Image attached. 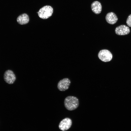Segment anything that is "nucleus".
I'll return each mask as SVG.
<instances>
[{
    "mask_svg": "<svg viewBox=\"0 0 131 131\" xmlns=\"http://www.w3.org/2000/svg\"><path fill=\"white\" fill-rule=\"evenodd\" d=\"M71 83L70 80L68 78H64L58 82L57 87L60 91H64L67 90L69 88Z\"/></svg>",
    "mask_w": 131,
    "mask_h": 131,
    "instance_id": "obj_5",
    "label": "nucleus"
},
{
    "mask_svg": "<svg viewBox=\"0 0 131 131\" xmlns=\"http://www.w3.org/2000/svg\"><path fill=\"white\" fill-rule=\"evenodd\" d=\"M98 57L102 61L107 62L110 61L112 60L113 56L109 50L104 49L99 51L98 54Z\"/></svg>",
    "mask_w": 131,
    "mask_h": 131,
    "instance_id": "obj_3",
    "label": "nucleus"
},
{
    "mask_svg": "<svg viewBox=\"0 0 131 131\" xmlns=\"http://www.w3.org/2000/svg\"><path fill=\"white\" fill-rule=\"evenodd\" d=\"M4 79L6 83L11 84L14 82L16 78L12 70H9L5 72L4 75Z\"/></svg>",
    "mask_w": 131,
    "mask_h": 131,
    "instance_id": "obj_4",
    "label": "nucleus"
},
{
    "mask_svg": "<svg viewBox=\"0 0 131 131\" xmlns=\"http://www.w3.org/2000/svg\"><path fill=\"white\" fill-rule=\"evenodd\" d=\"M17 23L21 25L27 24L29 22V19L28 15L26 14H22L17 17L16 19Z\"/></svg>",
    "mask_w": 131,
    "mask_h": 131,
    "instance_id": "obj_10",
    "label": "nucleus"
},
{
    "mask_svg": "<svg viewBox=\"0 0 131 131\" xmlns=\"http://www.w3.org/2000/svg\"><path fill=\"white\" fill-rule=\"evenodd\" d=\"M126 23L128 26L131 27V14L128 16L126 20Z\"/></svg>",
    "mask_w": 131,
    "mask_h": 131,
    "instance_id": "obj_11",
    "label": "nucleus"
},
{
    "mask_svg": "<svg viewBox=\"0 0 131 131\" xmlns=\"http://www.w3.org/2000/svg\"><path fill=\"white\" fill-rule=\"evenodd\" d=\"M79 101L76 97L69 96L65 99L64 105L65 108L69 111H72L76 109L79 105Z\"/></svg>",
    "mask_w": 131,
    "mask_h": 131,
    "instance_id": "obj_1",
    "label": "nucleus"
},
{
    "mask_svg": "<svg viewBox=\"0 0 131 131\" xmlns=\"http://www.w3.org/2000/svg\"><path fill=\"white\" fill-rule=\"evenodd\" d=\"M53 12V9L49 6H45L41 8L38 12L39 17L43 19H46L51 16Z\"/></svg>",
    "mask_w": 131,
    "mask_h": 131,
    "instance_id": "obj_2",
    "label": "nucleus"
},
{
    "mask_svg": "<svg viewBox=\"0 0 131 131\" xmlns=\"http://www.w3.org/2000/svg\"><path fill=\"white\" fill-rule=\"evenodd\" d=\"M130 32V30L129 27L124 25L117 26L115 29L116 34L120 35H127Z\"/></svg>",
    "mask_w": 131,
    "mask_h": 131,
    "instance_id": "obj_7",
    "label": "nucleus"
},
{
    "mask_svg": "<svg viewBox=\"0 0 131 131\" xmlns=\"http://www.w3.org/2000/svg\"><path fill=\"white\" fill-rule=\"evenodd\" d=\"M102 8V6L100 3L98 1H94L91 4V10L96 14H100Z\"/></svg>",
    "mask_w": 131,
    "mask_h": 131,
    "instance_id": "obj_9",
    "label": "nucleus"
},
{
    "mask_svg": "<svg viewBox=\"0 0 131 131\" xmlns=\"http://www.w3.org/2000/svg\"><path fill=\"white\" fill-rule=\"evenodd\" d=\"M72 123V121L70 118H65L60 122L59 125V127L61 130L62 131L67 130L71 127Z\"/></svg>",
    "mask_w": 131,
    "mask_h": 131,
    "instance_id": "obj_6",
    "label": "nucleus"
},
{
    "mask_svg": "<svg viewBox=\"0 0 131 131\" xmlns=\"http://www.w3.org/2000/svg\"><path fill=\"white\" fill-rule=\"evenodd\" d=\"M107 22L109 24L113 25L118 20L117 17L114 12H111L107 13L106 16Z\"/></svg>",
    "mask_w": 131,
    "mask_h": 131,
    "instance_id": "obj_8",
    "label": "nucleus"
}]
</instances>
